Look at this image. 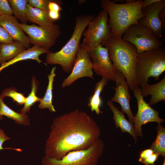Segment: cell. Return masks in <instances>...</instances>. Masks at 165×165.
<instances>
[{
  "label": "cell",
  "mask_w": 165,
  "mask_h": 165,
  "mask_svg": "<svg viewBox=\"0 0 165 165\" xmlns=\"http://www.w3.org/2000/svg\"><path fill=\"white\" fill-rule=\"evenodd\" d=\"M50 128L45 156L56 160L70 152L89 148L99 138L101 133L93 118L78 109L56 118Z\"/></svg>",
  "instance_id": "6da1fadb"
},
{
  "label": "cell",
  "mask_w": 165,
  "mask_h": 165,
  "mask_svg": "<svg viewBox=\"0 0 165 165\" xmlns=\"http://www.w3.org/2000/svg\"><path fill=\"white\" fill-rule=\"evenodd\" d=\"M101 45L108 49L113 65L124 75L130 90L133 91L139 87L136 73L138 53L135 47L122 37L112 34Z\"/></svg>",
  "instance_id": "7a4b0ae2"
},
{
  "label": "cell",
  "mask_w": 165,
  "mask_h": 165,
  "mask_svg": "<svg viewBox=\"0 0 165 165\" xmlns=\"http://www.w3.org/2000/svg\"><path fill=\"white\" fill-rule=\"evenodd\" d=\"M142 3V0L125 4H118L110 0L101 1V7L108 13L113 35L121 37L128 27L138 23L143 16Z\"/></svg>",
  "instance_id": "3957f363"
},
{
  "label": "cell",
  "mask_w": 165,
  "mask_h": 165,
  "mask_svg": "<svg viewBox=\"0 0 165 165\" xmlns=\"http://www.w3.org/2000/svg\"><path fill=\"white\" fill-rule=\"evenodd\" d=\"M94 15H80L75 19L74 30L70 39L59 51L47 54L46 62L48 64L60 65L67 73L71 72L80 45V40L86 28L94 18Z\"/></svg>",
  "instance_id": "277c9868"
},
{
  "label": "cell",
  "mask_w": 165,
  "mask_h": 165,
  "mask_svg": "<svg viewBox=\"0 0 165 165\" xmlns=\"http://www.w3.org/2000/svg\"><path fill=\"white\" fill-rule=\"evenodd\" d=\"M165 71V49L163 46L138 53L136 73L139 86L148 83L150 77L159 80Z\"/></svg>",
  "instance_id": "5b68a950"
},
{
  "label": "cell",
  "mask_w": 165,
  "mask_h": 165,
  "mask_svg": "<svg viewBox=\"0 0 165 165\" xmlns=\"http://www.w3.org/2000/svg\"><path fill=\"white\" fill-rule=\"evenodd\" d=\"M105 145L98 139L89 148L70 152L61 159H54L45 156L42 160V165H97L103 154Z\"/></svg>",
  "instance_id": "8992f818"
},
{
  "label": "cell",
  "mask_w": 165,
  "mask_h": 165,
  "mask_svg": "<svg viewBox=\"0 0 165 165\" xmlns=\"http://www.w3.org/2000/svg\"><path fill=\"white\" fill-rule=\"evenodd\" d=\"M121 37L135 47L138 53L163 46L161 39L152 31L138 23L128 27Z\"/></svg>",
  "instance_id": "52a82bcc"
},
{
  "label": "cell",
  "mask_w": 165,
  "mask_h": 165,
  "mask_svg": "<svg viewBox=\"0 0 165 165\" xmlns=\"http://www.w3.org/2000/svg\"><path fill=\"white\" fill-rule=\"evenodd\" d=\"M112 34L108 13L102 9L92 20L84 31L83 39L80 45L86 49L97 47Z\"/></svg>",
  "instance_id": "ba28073f"
},
{
  "label": "cell",
  "mask_w": 165,
  "mask_h": 165,
  "mask_svg": "<svg viewBox=\"0 0 165 165\" xmlns=\"http://www.w3.org/2000/svg\"><path fill=\"white\" fill-rule=\"evenodd\" d=\"M19 24L28 35L31 44L49 50L55 45L61 34L60 28L57 24L47 27L34 24L29 25L19 23Z\"/></svg>",
  "instance_id": "9c48e42d"
},
{
  "label": "cell",
  "mask_w": 165,
  "mask_h": 165,
  "mask_svg": "<svg viewBox=\"0 0 165 165\" xmlns=\"http://www.w3.org/2000/svg\"><path fill=\"white\" fill-rule=\"evenodd\" d=\"M92 63V68L98 75L115 81L117 71L110 57L108 50L101 45L86 49Z\"/></svg>",
  "instance_id": "30bf717a"
},
{
  "label": "cell",
  "mask_w": 165,
  "mask_h": 165,
  "mask_svg": "<svg viewBox=\"0 0 165 165\" xmlns=\"http://www.w3.org/2000/svg\"><path fill=\"white\" fill-rule=\"evenodd\" d=\"M137 101L138 110L134 116V126L137 136L143 137L142 126L148 122H156L158 124L163 123L164 120L159 116V113L152 108L144 99L140 87L133 91Z\"/></svg>",
  "instance_id": "8fae6325"
},
{
  "label": "cell",
  "mask_w": 165,
  "mask_h": 165,
  "mask_svg": "<svg viewBox=\"0 0 165 165\" xmlns=\"http://www.w3.org/2000/svg\"><path fill=\"white\" fill-rule=\"evenodd\" d=\"M92 63L87 50L80 45L70 74L63 81L62 88L72 85L77 80L84 77L94 79Z\"/></svg>",
  "instance_id": "7c38bea8"
},
{
  "label": "cell",
  "mask_w": 165,
  "mask_h": 165,
  "mask_svg": "<svg viewBox=\"0 0 165 165\" xmlns=\"http://www.w3.org/2000/svg\"><path fill=\"white\" fill-rule=\"evenodd\" d=\"M116 87H113L115 93L110 100L119 103L121 107L122 112L127 115L130 122L134 123V116L130 106L131 96L129 87L124 75L117 71L115 78Z\"/></svg>",
  "instance_id": "4fadbf2b"
},
{
  "label": "cell",
  "mask_w": 165,
  "mask_h": 165,
  "mask_svg": "<svg viewBox=\"0 0 165 165\" xmlns=\"http://www.w3.org/2000/svg\"><path fill=\"white\" fill-rule=\"evenodd\" d=\"M165 7V0L154 3L142 10V17L138 23L152 31L160 39L162 37V23L159 14Z\"/></svg>",
  "instance_id": "5bb4252c"
},
{
  "label": "cell",
  "mask_w": 165,
  "mask_h": 165,
  "mask_svg": "<svg viewBox=\"0 0 165 165\" xmlns=\"http://www.w3.org/2000/svg\"><path fill=\"white\" fill-rule=\"evenodd\" d=\"M0 26L8 32L14 40L19 41L29 48L31 44L28 36L20 27L17 19L12 15H0Z\"/></svg>",
  "instance_id": "9a60e30c"
},
{
  "label": "cell",
  "mask_w": 165,
  "mask_h": 165,
  "mask_svg": "<svg viewBox=\"0 0 165 165\" xmlns=\"http://www.w3.org/2000/svg\"><path fill=\"white\" fill-rule=\"evenodd\" d=\"M141 93L144 97L150 95L151 96L149 106L165 100V76L159 82L153 84L146 83L140 86Z\"/></svg>",
  "instance_id": "2e32d148"
},
{
  "label": "cell",
  "mask_w": 165,
  "mask_h": 165,
  "mask_svg": "<svg viewBox=\"0 0 165 165\" xmlns=\"http://www.w3.org/2000/svg\"><path fill=\"white\" fill-rule=\"evenodd\" d=\"M50 51L43 47L34 45L20 53L16 56L10 61L1 64L0 67V72L5 68L18 62L28 59L37 61L38 63L42 62L39 58V56L43 53H48Z\"/></svg>",
  "instance_id": "e0dca14e"
},
{
  "label": "cell",
  "mask_w": 165,
  "mask_h": 165,
  "mask_svg": "<svg viewBox=\"0 0 165 165\" xmlns=\"http://www.w3.org/2000/svg\"><path fill=\"white\" fill-rule=\"evenodd\" d=\"M107 104L113 113V118L116 127L120 128L122 132H126L130 134L134 138L136 143L137 141L138 136L134 125L126 119L124 113L119 110L113 104V102L109 100L107 101Z\"/></svg>",
  "instance_id": "ac0fdd59"
},
{
  "label": "cell",
  "mask_w": 165,
  "mask_h": 165,
  "mask_svg": "<svg viewBox=\"0 0 165 165\" xmlns=\"http://www.w3.org/2000/svg\"><path fill=\"white\" fill-rule=\"evenodd\" d=\"M21 42L13 40L9 43H1L0 47V64H3L14 58L20 53L26 50Z\"/></svg>",
  "instance_id": "d6986e66"
},
{
  "label": "cell",
  "mask_w": 165,
  "mask_h": 165,
  "mask_svg": "<svg viewBox=\"0 0 165 165\" xmlns=\"http://www.w3.org/2000/svg\"><path fill=\"white\" fill-rule=\"evenodd\" d=\"M26 12L28 20L39 26L47 27L53 25L54 21L50 17L48 11L39 9L27 5Z\"/></svg>",
  "instance_id": "ffe728a7"
},
{
  "label": "cell",
  "mask_w": 165,
  "mask_h": 165,
  "mask_svg": "<svg viewBox=\"0 0 165 165\" xmlns=\"http://www.w3.org/2000/svg\"><path fill=\"white\" fill-rule=\"evenodd\" d=\"M56 67L54 66L50 73L48 75V83L46 91L43 97L39 102L38 107L41 109L47 108L51 112H55L56 110L53 105V90L54 78L56 75L55 71Z\"/></svg>",
  "instance_id": "44dd1931"
},
{
  "label": "cell",
  "mask_w": 165,
  "mask_h": 165,
  "mask_svg": "<svg viewBox=\"0 0 165 165\" xmlns=\"http://www.w3.org/2000/svg\"><path fill=\"white\" fill-rule=\"evenodd\" d=\"M109 80L107 78L102 77L101 80L96 83L94 94L89 98L88 105L91 111H94L97 115H100L101 112L100 108L102 104L100 96L101 93Z\"/></svg>",
  "instance_id": "7402d4cb"
},
{
  "label": "cell",
  "mask_w": 165,
  "mask_h": 165,
  "mask_svg": "<svg viewBox=\"0 0 165 165\" xmlns=\"http://www.w3.org/2000/svg\"><path fill=\"white\" fill-rule=\"evenodd\" d=\"M3 99L0 95V115L14 120L18 124L24 126L30 125V119L27 114L14 111L5 103Z\"/></svg>",
  "instance_id": "603a6c76"
},
{
  "label": "cell",
  "mask_w": 165,
  "mask_h": 165,
  "mask_svg": "<svg viewBox=\"0 0 165 165\" xmlns=\"http://www.w3.org/2000/svg\"><path fill=\"white\" fill-rule=\"evenodd\" d=\"M14 16L19 19L21 24H26L28 20L26 12L28 0H9Z\"/></svg>",
  "instance_id": "cb8c5ba5"
},
{
  "label": "cell",
  "mask_w": 165,
  "mask_h": 165,
  "mask_svg": "<svg viewBox=\"0 0 165 165\" xmlns=\"http://www.w3.org/2000/svg\"><path fill=\"white\" fill-rule=\"evenodd\" d=\"M156 130L157 137L150 148L153 151L154 153H158L164 157L165 156V128L161 124H158Z\"/></svg>",
  "instance_id": "d4e9b609"
},
{
  "label": "cell",
  "mask_w": 165,
  "mask_h": 165,
  "mask_svg": "<svg viewBox=\"0 0 165 165\" xmlns=\"http://www.w3.org/2000/svg\"><path fill=\"white\" fill-rule=\"evenodd\" d=\"M38 82L36 78L33 76L31 79V89L30 93L26 97L23 108L20 111V113H27L29 111L31 107L36 102H40L41 98L36 95L38 90Z\"/></svg>",
  "instance_id": "484cf974"
},
{
  "label": "cell",
  "mask_w": 165,
  "mask_h": 165,
  "mask_svg": "<svg viewBox=\"0 0 165 165\" xmlns=\"http://www.w3.org/2000/svg\"><path fill=\"white\" fill-rule=\"evenodd\" d=\"M3 99L6 97L11 98L13 102H16L18 105H24L26 97L24 94L17 92L16 89L12 87L4 89L0 95Z\"/></svg>",
  "instance_id": "4316f807"
},
{
  "label": "cell",
  "mask_w": 165,
  "mask_h": 165,
  "mask_svg": "<svg viewBox=\"0 0 165 165\" xmlns=\"http://www.w3.org/2000/svg\"><path fill=\"white\" fill-rule=\"evenodd\" d=\"M31 6L39 9L48 11V5L51 0H28Z\"/></svg>",
  "instance_id": "83f0119b"
},
{
  "label": "cell",
  "mask_w": 165,
  "mask_h": 165,
  "mask_svg": "<svg viewBox=\"0 0 165 165\" xmlns=\"http://www.w3.org/2000/svg\"><path fill=\"white\" fill-rule=\"evenodd\" d=\"M13 14L12 9L7 0H0V15Z\"/></svg>",
  "instance_id": "f1b7e54d"
},
{
  "label": "cell",
  "mask_w": 165,
  "mask_h": 165,
  "mask_svg": "<svg viewBox=\"0 0 165 165\" xmlns=\"http://www.w3.org/2000/svg\"><path fill=\"white\" fill-rule=\"evenodd\" d=\"M13 39L8 32L3 27L0 26V43H9Z\"/></svg>",
  "instance_id": "f546056e"
},
{
  "label": "cell",
  "mask_w": 165,
  "mask_h": 165,
  "mask_svg": "<svg viewBox=\"0 0 165 165\" xmlns=\"http://www.w3.org/2000/svg\"><path fill=\"white\" fill-rule=\"evenodd\" d=\"M10 139V138L5 133L3 130L0 128V150L4 149H12L17 151L22 152V150L20 148H3L2 147V145L4 142Z\"/></svg>",
  "instance_id": "4dcf8cb0"
},
{
  "label": "cell",
  "mask_w": 165,
  "mask_h": 165,
  "mask_svg": "<svg viewBox=\"0 0 165 165\" xmlns=\"http://www.w3.org/2000/svg\"><path fill=\"white\" fill-rule=\"evenodd\" d=\"M160 156L158 153H154L148 158L142 160L141 162L145 165H154Z\"/></svg>",
  "instance_id": "1f68e13d"
},
{
  "label": "cell",
  "mask_w": 165,
  "mask_h": 165,
  "mask_svg": "<svg viewBox=\"0 0 165 165\" xmlns=\"http://www.w3.org/2000/svg\"><path fill=\"white\" fill-rule=\"evenodd\" d=\"M153 153V151L150 148L142 151L140 154L139 161L141 162L142 160L148 158Z\"/></svg>",
  "instance_id": "d6a6232c"
},
{
  "label": "cell",
  "mask_w": 165,
  "mask_h": 165,
  "mask_svg": "<svg viewBox=\"0 0 165 165\" xmlns=\"http://www.w3.org/2000/svg\"><path fill=\"white\" fill-rule=\"evenodd\" d=\"M162 1V0H144L142 1V10L154 3L159 2Z\"/></svg>",
  "instance_id": "836d02e7"
},
{
  "label": "cell",
  "mask_w": 165,
  "mask_h": 165,
  "mask_svg": "<svg viewBox=\"0 0 165 165\" xmlns=\"http://www.w3.org/2000/svg\"><path fill=\"white\" fill-rule=\"evenodd\" d=\"M48 13L50 18L54 21L58 20L60 17V15L59 12L48 11Z\"/></svg>",
  "instance_id": "e575fe53"
},
{
  "label": "cell",
  "mask_w": 165,
  "mask_h": 165,
  "mask_svg": "<svg viewBox=\"0 0 165 165\" xmlns=\"http://www.w3.org/2000/svg\"><path fill=\"white\" fill-rule=\"evenodd\" d=\"M126 3H131L135 1V0H126Z\"/></svg>",
  "instance_id": "d590c367"
},
{
  "label": "cell",
  "mask_w": 165,
  "mask_h": 165,
  "mask_svg": "<svg viewBox=\"0 0 165 165\" xmlns=\"http://www.w3.org/2000/svg\"><path fill=\"white\" fill-rule=\"evenodd\" d=\"M86 0H79L78 1V4H81L84 3Z\"/></svg>",
  "instance_id": "8d00e7d4"
},
{
  "label": "cell",
  "mask_w": 165,
  "mask_h": 165,
  "mask_svg": "<svg viewBox=\"0 0 165 165\" xmlns=\"http://www.w3.org/2000/svg\"><path fill=\"white\" fill-rule=\"evenodd\" d=\"M3 119V116L0 115V120H2Z\"/></svg>",
  "instance_id": "74e56055"
},
{
  "label": "cell",
  "mask_w": 165,
  "mask_h": 165,
  "mask_svg": "<svg viewBox=\"0 0 165 165\" xmlns=\"http://www.w3.org/2000/svg\"><path fill=\"white\" fill-rule=\"evenodd\" d=\"M163 165H165V158H164Z\"/></svg>",
  "instance_id": "f35d334b"
},
{
  "label": "cell",
  "mask_w": 165,
  "mask_h": 165,
  "mask_svg": "<svg viewBox=\"0 0 165 165\" xmlns=\"http://www.w3.org/2000/svg\"><path fill=\"white\" fill-rule=\"evenodd\" d=\"M1 44V43H0V47Z\"/></svg>",
  "instance_id": "ab89813d"
}]
</instances>
